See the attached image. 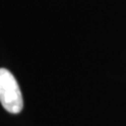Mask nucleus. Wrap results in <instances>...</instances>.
I'll use <instances>...</instances> for the list:
<instances>
[{
    "instance_id": "nucleus-1",
    "label": "nucleus",
    "mask_w": 126,
    "mask_h": 126,
    "mask_svg": "<svg viewBox=\"0 0 126 126\" xmlns=\"http://www.w3.org/2000/svg\"><path fill=\"white\" fill-rule=\"evenodd\" d=\"M0 103L11 113H19L23 108L21 89L9 69L0 68Z\"/></svg>"
}]
</instances>
